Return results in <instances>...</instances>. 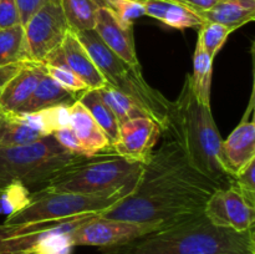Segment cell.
Masks as SVG:
<instances>
[{
    "label": "cell",
    "instance_id": "cell-1",
    "mask_svg": "<svg viewBox=\"0 0 255 254\" xmlns=\"http://www.w3.org/2000/svg\"><path fill=\"white\" fill-rule=\"evenodd\" d=\"M218 188L189 164L179 144L171 139L144 164L136 189L100 216L166 228L203 213Z\"/></svg>",
    "mask_w": 255,
    "mask_h": 254
},
{
    "label": "cell",
    "instance_id": "cell-2",
    "mask_svg": "<svg viewBox=\"0 0 255 254\" xmlns=\"http://www.w3.org/2000/svg\"><path fill=\"white\" fill-rule=\"evenodd\" d=\"M105 254H255L254 228L246 232L214 226L204 213L187 218Z\"/></svg>",
    "mask_w": 255,
    "mask_h": 254
},
{
    "label": "cell",
    "instance_id": "cell-3",
    "mask_svg": "<svg viewBox=\"0 0 255 254\" xmlns=\"http://www.w3.org/2000/svg\"><path fill=\"white\" fill-rule=\"evenodd\" d=\"M179 144L187 161L219 188H228L232 177L223 164L222 139L211 106L197 100L189 74L176 101H172L168 131Z\"/></svg>",
    "mask_w": 255,
    "mask_h": 254
},
{
    "label": "cell",
    "instance_id": "cell-4",
    "mask_svg": "<svg viewBox=\"0 0 255 254\" xmlns=\"http://www.w3.org/2000/svg\"><path fill=\"white\" fill-rule=\"evenodd\" d=\"M143 166L122 158L110 148L92 156H85L81 161L54 177L42 189L89 196L131 194L141 179Z\"/></svg>",
    "mask_w": 255,
    "mask_h": 254
},
{
    "label": "cell",
    "instance_id": "cell-5",
    "mask_svg": "<svg viewBox=\"0 0 255 254\" xmlns=\"http://www.w3.org/2000/svg\"><path fill=\"white\" fill-rule=\"evenodd\" d=\"M75 35L87 50L107 84L131 99L158 125L162 132L168 131L172 101L146 81L141 66H132L120 59L102 42L95 30L75 32Z\"/></svg>",
    "mask_w": 255,
    "mask_h": 254
},
{
    "label": "cell",
    "instance_id": "cell-6",
    "mask_svg": "<svg viewBox=\"0 0 255 254\" xmlns=\"http://www.w3.org/2000/svg\"><path fill=\"white\" fill-rule=\"evenodd\" d=\"M84 157L65 149L52 134L25 146L0 148V193L12 182L22 183L31 193L40 191Z\"/></svg>",
    "mask_w": 255,
    "mask_h": 254
},
{
    "label": "cell",
    "instance_id": "cell-7",
    "mask_svg": "<svg viewBox=\"0 0 255 254\" xmlns=\"http://www.w3.org/2000/svg\"><path fill=\"white\" fill-rule=\"evenodd\" d=\"M127 196L129 194L120 193L109 197L89 196L40 189L32 192L29 204L25 208L7 217L4 226H22L50 219L70 218L87 213L101 214Z\"/></svg>",
    "mask_w": 255,
    "mask_h": 254
},
{
    "label": "cell",
    "instance_id": "cell-8",
    "mask_svg": "<svg viewBox=\"0 0 255 254\" xmlns=\"http://www.w3.org/2000/svg\"><path fill=\"white\" fill-rule=\"evenodd\" d=\"M70 27L59 1L40 7L24 25L26 61L42 64L64 42Z\"/></svg>",
    "mask_w": 255,
    "mask_h": 254
},
{
    "label": "cell",
    "instance_id": "cell-9",
    "mask_svg": "<svg viewBox=\"0 0 255 254\" xmlns=\"http://www.w3.org/2000/svg\"><path fill=\"white\" fill-rule=\"evenodd\" d=\"M159 229H162L161 227L153 224L110 219L97 214L79 228L74 229L70 236L75 247L89 246L109 249L126 244Z\"/></svg>",
    "mask_w": 255,
    "mask_h": 254
},
{
    "label": "cell",
    "instance_id": "cell-10",
    "mask_svg": "<svg viewBox=\"0 0 255 254\" xmlns=\"http://www.w3.org/2000/svg\"><path fill=\"white\" fill-rule=\"evenodd\" d=\"M162 129L149 117H137L120 125L119 137L112 151L129 162L146 164L154 152Z\"/></svg>",
    "mask_w": 255,
    "mask_h": 254
},
{
    "label": "cell",
    "instance_id": "cell-11",
    "mask_svg": "<svg viewBox=\"0 0 255 254\" xmlns=\"http://www.w3.org/2000/svg\"><path fill=\"white\" fill-rule=\"evenodd\" d=\"M211 223L222 228L246 232L254 228L255 211L233 188H218L212 193L203 209Z\"/></svg>",
    "mask_w": 255,
    "mask_h": 254
},
{
    "label": "cell",
    "instance_id": "cell-12",
    "mask_svg": "<svg viewBox=\"0 0 255 254\" xmlns=\"http://www.w3.org/2000/svg\"><path fill=\"white\" fill-rule=\"evenodd\" d=\"M42 64L67 67L81 79L89 89L100 90L107 85L104 75L71 30L67 32L61 46L47 56Z\"/></svg>",
    "mask_w": 255,
    "mask_h": 254
},
{
    "label": "cell",
    "instance_id": "cell-13",
    "mask_svg": "<svg viewBox=\"0 0 255 254\" xmlns=\"http://www.w3.org/2000/svg\"><path fill=\"white\" fill-rule=\"evenodd\" d=\"M253 110L254 95L252 92L251 102L243 119L222 144L224 168L232 178L255 158V122L253 117L249 119Z\"/></svg>",
    "mask_w": 255,
    "mask_h": 254
},
{
    "label": "cell",
    "instance_id": "cell-14",
    "mask_svg": "<svg viewBox=\"0 0 255 254\" xmlns=\"http://www.w3.org/2000/svg\"><path fill=\"white\" fill-rule=\"evenodd\" d=\"M95 31L115 55L132 66H141L137 57L133 39V26L121 24L114 12L106 6H100L96 12Z\"/></svg>",
    "mask_w": 255,
    "mask_h": 254
},
{
    "label": "cell",
    "instance_id": "cell-15",
    "mask_svg": "<svg viewBox=\"0 0 255 254\" xmlns=\"http://www.w3.org/2000/svg\"><path fill=\"white\" fill-rule=\"evenodd\" d=\"M45 74L44 64L24 61L19 71L0 90V107L2 111L5 114L21 111Z\"/></svg>",
    "mask_w": 255,
    "mask_h": 254
},
{
    "label": "cell",
    "instance_id": "cell-16",
    "mask_svg": "<svg viewBox=\"0 0 255 254\" xmlns=\"http://www.w3.org/2000/svg\"><path fill=\"white\" fill-rule=\"evenodd\" d=\"M70 128L77 137L84 148L85 154L87 156H92V154L111 148V144H110L106 134L100 128L99 125L86 110V107L79 100H76L71 105Z\"/></svg>",
    "mask_w": 255,
    "mask_h": 254
},
{
    "label": "cell",
    "instance_id": "cell-17",
    "mask_svg": "<svg viewBox=\"0 0 255 254\" xmlns=\"http://www.w3.org/2000/svg\"><path fill=\"white\" fill-rule=\"evenodd\" d=\"M144 15L177 30L199 27L203 19L186 4L174 0H143Z\"/></svg>",
    "mask_w": 255,
    "mask_h": 254
},
{
    "label": "cell",
    "instance_id": "cell-18",
    "mask_svg": "<svg viewBox=\"0 0 255 254\" xmlns=\"http://www.w3.org/2000/svg\"><path fill=\"white\" fill-rule=\"evenodd\" d=\"M77 97V95L66 91L54 79L45 74L20 112H36L59 104L72 105Z\"/></svg>",
    "mask_w": 255,
    "mask_h": 254
},
{
    "label": "cell",
    "instance_id": "cell-19",
    "mask_svg": "<svg viewBox=\"0 0 255 254\" xmlns=\"http://www.w3.org/2000/svg\"><path fill=\"white\" fill-rule=\"evenodd\" d=\"M77 100L86 107V110L90 112L92 119L96 121V124L99 125L100 128L106 134L110 144L112 146L119 137L120 124L115 117L114 112L110 110L106 102L104 101L99 90H86L79 95Z\"/></svg>",
    "mask_w": 255,
    "mask_h": 254
},
{
    "label": "cell",
    "instance_id": "cell-20",
    "mask_svg": "<svg viewBox=\"0 0 255 254\" xmlns=\"http://www.w3.org/2000/svg\"><path fill=\"white\" fill-rule=\"evenodd\" d=\"M203 21L216 22L228 27L232 31L252 22L255 19V10H248L227 0H219L213 7L206 11L197 12Z\"/></svg>",
    "mask_w": 255,
    "mask_h": 254
},
{
    "label": "cell",
    "instance_id": "cell-21",
    "mask_svg": "<svg viewBox=\"0 0 255 254\" xmlns=\"http://www.w3.org/2000/svg\"><path fill=\"white\" fill-rule=\"evenodd\" d=\"M60 5L72 32L95 29L100 0H60Z\"/></svg>",
    "mask_w": 255,
    "mask_h": 254
},
{
    "label": "cell",
    "instance_id": "cell-22",
    "mask_svg": "<svg viewBox=\"0 0 255 254\" xmlns=\"http://www.w3.org/2000/svg\"><path fill=\"white\" fill-rule=\"evenodd\" d=\"M212 72L213 59L197 44L193 54V72L189 74V79L197 100L207 106H211Z\"/></svg>",
    "mask_w": 255,
    "mask_h": 254
},
{
    "label": "cell",
    "instance_id": "cell-23",
    "mask_svg": "<svg viewBox=\"0 0 255 254\" xmlns=\"http://www.w3.org/2000/svg\"><path fill=\"white\" fill-rule=\"evenodd\" d=\"M45 137L36 129L16 121L11 115L4 114L0 122V148L25 146Z\"/></svg>",
    "mask_w": 255,
    "mask_h": 254
},
{
    "label": "cell",
    "instance_id": "cell-24",
    "mask_svg": "<svg viewBox=\"0 0 255 254\" xmlns=\"http://www.w3.org/2000/svg\"><path fill=\"white\" fill-rule=\"evenodd\" d=\"M26 61L24 26L0 29V67Z\"/></svg>",
    "mask_w": 255,
    "mask_h": 254
},
{
    "label": "cell",
    "instance_id": "cell-25",
    "mask_svg": "<svg viewBox=\"0 0 255 254\" xmlns=\"http://www.w3.org/2000/svg\"><path fill=\"white\" fill-rule=\"evenodd\" d=\"M99 91L107 106L114 112L115 117H116L120 125L131 119L148 117L131 99L125 96L122 92L117 91L116 89L110 86L109 84L102 87V89H100Z\"/></svg>",
    "mask_w": 255,
    "mask_h": 254
},
{
    "label": "cell",
    "instance_id": "cell-26",
    "mask_svg": "<svg viewBox=\"0 0 255 254\" xmlns=\"http://www.w3.org/2000/svg\"><path fill=\"white\" fill-rule=\"evenodd\" d=\"M232 32L233 31L231 29L223 25L204 21L199 26L197 44L214 60Z\"/></svg>",
    "mask_w": 255,
    "mask_h": 254
},
{
    "label": "cell",
    "instance_id": "cell-27",
    "mask_svg": "<svg viewBox=\"0 0 255 254\" xmlns=\"http://www.w3.org/2000/svg\"><path fill=\"white\" fill-rule=\"evenodd\" d=\"M31 191L20 182L7 184L0 193V214L10 217L29 204Z\"/></svg>",
    "mask_w": 255,
    "mask_h": 254
},
{
    "label": "cell",
    "instance_id": "cell-28",
    "mask_svg": "<svg viewBox=\"0 0 255 254\" xmlns=\"http://www.w3.org/2000/svg\"><path fill=\"white\" fill-rule=\"evenodd\" d=\"M100 2L126 26H133V22L144 15L143 0H100Z\"/></svg>",
    "mask_w": 255,
    "mask_h": 254
},
{
    "label": "cell",
    "instance_id": "cell-29",
    "mask_svg": "<svg viewBox=\"0 0 255 254\" xmlns=\"http://www.w3.org/2000/svg\"><path fill=\"white\" fill-rule=\"evenodd\" d=\"M44 120L45 136H50L55 131L70 127L71 122V104H59L47 109L40 110Z\"/></svg>",
    "mask_w": 255,
    "mask_h": 254
},
{
    "label": "cell",
    "instance_id": "cell-30",
    "mask_svg": "<svg viewBox=\"0 0 255 254\" xmlns=\"http://www.w3.org/2000/svg\"><path fill=\"white\" fill-rule=\"evenodd\" d=\"M255 158L252 159L232 179L231 186L243 197L249 207L255 208Z\"/></svg>",
    "mask_w": 255,
    "mask_h": 254
},
{
    "label": "cell",
    "instance_id": "cell-31",
    "mask_svg": "<svg viewBox=\"0 0 255 254\" xmlns=\"http://www.w3.org/2000/svg\"><path fill=\"white\" fill-rule=\"evenodd\" d=\"M45 71L46 75H49L51 79H54L60 86L64 87L66 91L71 92V94L77 95L79 96L81 92L89 90L84 81L76 76L71 70L64 66H55V65L44 64Z\"/></svg>",
    "mask_w": 255,
    "mask_h": 254
},
{
    "label": "cell",
    "instance_id": "cell-32",
    "mask_svg": "<svg viewBox=\"0 0 255 254\" xmlns=\"http://www.w3.org/2000/svg\"><path fill=\"white\" fill-rule=\"evenodd\" d=\"M21 25L16 0H0V29Z\"/></svg>",
    "mask_w": 255,
    "mask_h": 254
},
{
    "label": "cell",
    "instance_id": "cell-33",
    "mask_svg": "<svg viewBox=\"0 0 255 254\" xmlns=\"http://www.w3.org/2000/svg\"><path fill=\"white\" fill-rule=\"evenodd\" d=\"M52 136H54V138L69 152L77 154H85V151L84 148H82L81 143H80V141L77 139V137L75 136V133L72 132V129L70 128V127L57 129V131H55L54 133H52ZM85 156H87V154H85Z\"/></svg>",
    "mask_w": 255,
    "mask_h": 254
},
{
    "label": "cell",
    "instance_id": "cell-34",
    "mask_svg": "<svg viewBox=\"0 0 255 254\" xmlns=\"http://www.w3.org/2000/svg\"><path fill=\"white\" fill-rule=\"evenodd\" d=\"M51 1H59L60 0H16L17 9H19L20 15V22L24 26L27 22V20L40 9L44 6L45 4Z\"/></svg>",
    "mask_w": 255,
    "mask_h": 254
},
{
    "label": "cell",
    "instance_id": "cell-35",
    "mask_svg": "<svg viewBox=\"0 0 255 254\" xmlns=\"http://www.w3.org/2000/svg\"><path fill=\"white\" fill-rule=\"evenodd\" d=\"M22 64H24V61L0 67V90L4 87V85L6 84V82L9 81V80L11 79V77L14 76L17 71H19Z\"/></svg>",
    "mask_w": 255,
    "mask_h": 254
},
{
    "label": "cell",
    "instance_id": "cell-36",
    "mask_svg": "<svg viewBox=\"0 0 255 254\" xmlns=\"http://www.w3.org/2000/svg\"><path fill=\"white\" fill-rule=\"evenodd\" d=\"M218 1L219 0H183L184 4H186L187 6L191 7L192 10H194L196 12H201V11H206V10H209L211 7H213Z\"/></svg>",
    "mask_w": 255,
    "mask_h": 254
},
{
    "label": "cell",
    "instance_id": "cell-37",
    "mask_svg": "<svg viewBox=\"0 0 255 254\" xmlns=\"http://www.w3.org/2000/svg\"><path fill=\"white\" fill-rule=\"evenodd\" d=\"M0 254H14L10 248V242L5 236L4 224H0Z\"/></svg>",
    "mask_w": 255,
    "mask_h": 254
},
{
    "label": "cell",
    "instance_id": "cell-38",
    "mask_svg": "<svg viewBox=\"0 0 255 254\" xmlns=\"http://www.w3.org/2000/svg\"><path fill=\"white\" fill-rule=\"evenodd\" d=\"M227 1L233 2V4L244 7V9L255 10V0H227Z\"/></svg>",
    "mask_w": 255,
    "mask_h": 254
},
{
    "label": "cell",
    "instance_id": "cell-39",
    "mask_svg": "<svg viewBox=\"0 0 255 254\" xmlns=\"http://www.w3.org/2000/svg\"><path fill=\"white\" fill-rule=\"evenodd\" d=\"M4 114H5V112L2 111V110H1V107H0V122H1L2 117H4Z\"/></svg>",
    "mask_w": 255,
    "mask_h": 254
},
{
    "label": "cell",
    "instance_id": "cell-40",
    "mask_svg": "<svg viewBox=\"0 0 255 254\" xmlns=\"http://www.w3.org/2000/svg\"><path fill=\"white\" fill-rule=\"evenodd\" d=\"M19 254H32V253H29V252H22V253H19Z\"/></svg>",
    "mask_w": 255,
    "mask_h": 254
},
{
    "label": "cell",
    "instance_id": "cell-41",
    "mask_svg": "<svg viewBox=\"0 0 255 254\" xmlns=\"http://www.w3.org/2000/svg\"><path fill=\"white\" fill-rule=\"evenodd\" d=\"M174 1H179V2H183V0H174ZM184 4V2H183Z\"/></svg>",
    "mask_w": 255,
    "mask_h": 254
}]
</instances>
